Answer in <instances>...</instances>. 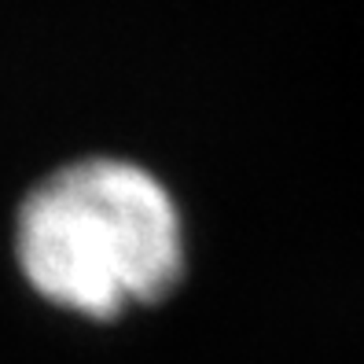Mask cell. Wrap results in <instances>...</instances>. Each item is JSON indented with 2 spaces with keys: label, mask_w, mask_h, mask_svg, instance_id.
<instances>
[{
  "label": "cell",
  "mask_w": 364,
  "mask_h": 364,
  "mask_svg": "<svg viewBox=\"0 0 364 364\" xmlns=\"http://www.w3.org/2000/svg\"><path fill=\"white\" fill-rule=\"evenodd\" d=\"M15 258L45 302L89 320L151 306L184 272V225L166 184L125 159H81L18 206Z\"/></svg>",
  "instance_id": "1"
}]
</instances>
